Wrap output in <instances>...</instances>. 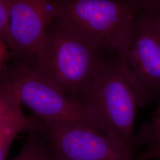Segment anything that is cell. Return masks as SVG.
<instances>
[{
    "instance_id": "cell-7",
    "label": "cell",
    "mask_w": 160,
    "mask_h": 160,
    "mask_svg": "<svg viewBox=\"0 0 160 160\" xmlns=\"http://www.w3.org/2000/svg\"><path fill=\"white\" fill-rule=\"evenodd\" d=\"M7 43L13 62L30 65L53 20L54 0H12Z\"/></svg>"
},
{
    "instance_id": "cell-4",
    "label": "cell",
    "mask_w": 160,
    "mask_h": 160,
    "mask_svg": "<svg viewBox=\"0 0 160 160\" xmlns=\"http://www.w3.org/2000/svg\"><path fill=\"white\" fill-rule=\"evenodd\" d=\"M0 71L1 81L41 120L53 125L82 127L102 133L79 100L69 97L28 65L13 62Z\"/></svg>"
},
{
    "instance_id": "cell-6",
    "label": "cell",
    "mask_w": 160,
    "mask_h": 160,
    "mask_svg": "<svg viewBox=\"0 0 160 160\" xmlns=\"http://www.w3.org/2000/svg\"><path fill=\"white\" fill-rule=\"evenodd\" d=\"M36 132L56 160H141L133 148L85 128L53 125L39 119Z\"/></svg>"
},
{
    "instance_id": "cell-12",
    "label": "cell",
    "mask_w": 160,
    "mask_h": 160,
    "mask_svg": "<svg viewBox=\"0 0 160 160\" xmlns=\"http://www.w3.org/2000/svg\"><path fill=\"white\" fill-rule=\"evenodd\" d=\"M10 60H12L10 48L4 40L0 39V70L8 64Z\"/></svg>"
},
{
    "instance_id": "cell-2",
    "label": "cell",
    "mask_w": 160,
    "mask_h": 160,
    "mask_svg": "<svg viewBox=\"0 0 160 160\" xmlns=\"http://www.w3.org/2000/svg\"><path fill=\"white\" fill-rule=\"evenodd\" d=\"M130 0H54L53 20L108 55L123 57L134 17Z\"/></svg>"
},
{
    "instance_id": "cell-1",
    "label": "cell",
    "mask_w": 160,
    "mask_h": 160,
    "mask_svg": "<svg viewBox=\"0 0 160 160\" xmlns=\"http://www.w3.org/2000/svg\"><path fill=\"white\" fill-rule=\"evenodd\" d=\"M108 56L53 20L29 66L80 101Z\"/></svg>"
},
{
    "instance_id": "cell-13",
    "label": "cell",
    "mask_w": 160,
    "mask_h": 160,
    "mask_svg": "<svg viewBox=\"0 0 160 160\" xmlns=\"http://www.w3.org/2000/svg\"><path fill=\"white\" fill-rule=\"evenodd\" d=\"M139 7L141 10L156 12L160 10V0H130Z\"/></svg>"
},
{
    "instance_id": "cell-15",
    "label": "cell",
    "mask_w": 160,
    "mask_h": 160,
    "mask_svg": "<svg viewBox=\"0 0 160 160\" xmlns=\"http://www.w3.org/2000/svg\"><path fill=\"white\" fill-rule=\"evenodd\" d=\"M155 160H160V157L159 158H156V159H155Z\"/></svg>"
},
{
    "instance_id": "cell-11",
    "label": "cell",
    "mask_w": 160,
    "mask_h": 160,
    "mask_svg": "<svg viewBox=\"0 0 160 160\" xmlns=\"http://www.w3.org/2000/svg\"><path fill=\"white\" fill-rule=\"evenodd\" d=\"M12 0H0V39L7 43L9 35V22Z\"/></svg>"
},
{
    "instance_id": "cell-14",
    "label": "cell",
    "mask_w": 160,
    "mask_h": 160,
    "mask_svg": "<svg viewBox=\"0 0 160 160\" xmlns=\"http://www.w3.org/2000/svg\"><path fill=\"white\" fill-rule=\"evenodd\" d=\"M147 12V11H146ZM150 13L152 18L154 19L155 22L158 26V27L160 29V10L156 11V12H148Z\"/></svg>"
},
{
    "instance_id": "cell-10",
    "label": "cell",
    "mask_w": 160,
    "mask_h": 160,
    "mask_svg": "<svg viewBox=\"0 0 160 160\" xmlns=\"http://www.w3.org/2000/svg\"><path fill=\"white\" fill-rule=\"evenodd\" d=\"M10 160H56L49 143L39 133L29 135L20 152Z\"/></svg>"
},
{
    "instance_id": "cell-5",
    "label": "cell",
    "mask_w": 160,
    "mask_h": 160,
    "mask_svg": "<svg viewBox=\"0 0 160 160\" xmlns=\"http://www.w3.org/2000/svg\"><path fill=\"white\" fill-rule=\"evenodd\" d=\"M121 59L136 92L139 107H145L158 99L160 29L148 12L140 10L134 17L125 52Z\"/></svg>"
},
{
    "instance_id": "cell-8",
    "label": "cell",
    "mask_w": 160,
    "mask_h": 160,
    "mask_svg": "<svg viewBox=\"0 0 160 160\" xmlns=\"http://www.w3.org/2000/svg\"><path fill=\"white\" fill-rule=\"evenodd\" d=\"M22 103L12 88L1 81L0 86V160H7L12 141L23 132H36L39 119L27 116Z\"/></svg>"
},
{
    "instance_id": "cell-9",
    "label": "cell",
    "mask_w": 160,
    "mask_h": 160,
    "mask_svg": "<svg viewBox=\"0 0 160 160\" xmlns=\"http://www.w3.org/2000/svg\"><path fill=\"white\" fill-rule=\"evenodd\" d=\"M157 110L151 119L144 123L139 131L133 135V148L145 147L143 152L138 154L142 160L156 159L160 157V96Z\"/></svg>"
},
{
    "instance_id": "cell-3",
    "label": "cell",
    "mask_w": 160,
    "mask_h": 160,
    "mask_svg": "<svg viewBox=\"0 0 160 160\" xmlns=\"http://www.w3.org/2000/svg\"><path fill=\"white\" fill-rule=\"evenodd\" d=\"M80 102L103 134L133 148V125L139 104L119 57H108Z\"/></svg>"
}]
</instances>
